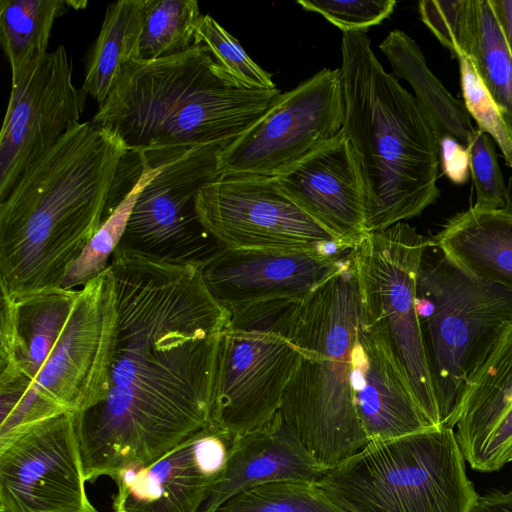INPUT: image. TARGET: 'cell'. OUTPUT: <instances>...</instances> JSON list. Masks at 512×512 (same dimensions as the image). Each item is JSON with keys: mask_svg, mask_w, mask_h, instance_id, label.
I'll return each mask as SVG.
<instances>
[{"mask_svg": "<svg viewBox=\"0 0 512 512\" xmlns=\"http://www.w3.org/2000/svg\"><path fill=\"white\" fill-rule=\"evenodd\" d=\"M472 512H512V492L494 490L479 496Z\"/></svg>", "mask_w": 512, "mask_h": 512, "instance_id": "cell-37", "label": "cell"}, {"mask_svg": "<svg viewBox=\"0 0 512 512\" xmlns=\"http://www.w3.org/2000/svg\"><path fill=\"white\" fill-rule=\"evenodd\" d=\"M195 0H149L140 40V60H156L188 50L201 18Z\"/></svg>", "mask_w": 512, "mask_h": 512, "instance_id": "cell-29", "label": "cell"}, {"mask_svg": "<svg viewBox=\"0 0 512 512\" xmlns=\"http://www.w3.org/2000/svg\"><path fill=\"white\" fill-rule=\"evenodd\" d=\"M279 94L245 85L194 43L181 53L125 64L91 120L132 152L174 151L231 142Z\"/></svg>", "mask_w": 512, "mask_h": 512, "instance_id": "cell-4", "label": "cell"}, {"mask_svg": "<svg viewBox=\"0 0 512 512\" xmlns=\"http://www.w3.org/2000/svg\"><path fill=\"white\" fill-rule=\"evenodd\" d=\"M343 131L366 185V230L419 216L440 196L438 146L416 99L385 71L366 33L341 40Z\"/></svg>", "mask_w": 512, "mask_h": 512, "instance_id": "cell-5", "label": "cell"}, {"mask_svg": "<svg viewBox=\"0 0 512 512\" xmlns=\"http://www.w3.org/2000/svg\"><path fill=\"white\" fill-rule=\"evenodd\" d=\"M149 0L109 4L99 35L89 53L82 90L102 106L123 66L140 59V40Z\"/></svg>", "mask_w": 512, "mask_h": 512, "instance_id": "cell-25", "label": "cell"}, {"mask_svg": "<svg viewBox=\"0 0 512 512\" xmlns=\"http://www.w3.org/2000/svg\"><path fill=\"white\" fill-rule=\"evenodd\" d=\"M430 238L466 274L512 292L511 215L469 207L449 218Z\"/></svg>", "mask_w": 512, "mask_h": 512, "instance_id": "cell-23", "label": "cell"}, {"mask_svg": "<svg viewBox=\"0 0 512 512\" xmlns=\"http://www.w3.org/2000/svg\"><path fill=\"white\" fill-rule=\"evenodd\" d=\"M69 1L1 0L0 41L11 67V82L18 81L45 56L56 18Z\"/></svg>", "mask_w": 512, "mask_h": 512, "instance_id": "cell-26", "label": "cell"}, {"mask_svg": "<svg viewBox=\"0 0 512 512\" xmlns=\"http://www.w3.org/2000/svg\"><path fill=\"white\" fill-rule=\"evenodd\" d=\"M340 68H325L271 106L219 155L220 175L275 178L343 129Z\"/></svg>", "mask_w": 512, "mask_h": 512, "instance_id": "cell-11", "label": "cell"}, {"mask_svg": "<svg viewBox=\"0 0 512 512\" xmlns=\"http://www.w3.org/2000/svg\"><path fill=\"white\" fill-rule=\"evenodd\" d=\"M418 9L421 21L452 58L471 56L478 29L476 0H422Z\"/></svg>", "mask_w": 512, "mask_h": 512, "instance_id": "cell-31", "label": "cell"}, {"mask_svg": "<svg viewBox=\"0 0 512 512\" xmlns=\"http://www.w3.org/2000/svg\"><path fill=\"white\" fill-rule=\"evenodd\" d=\"M215 512H341L304 481H274L246 489L226 500Z\"/></svg>", "mask_w": 512, "mask_h": 512, "instance_id": "cell-30", "label": "cell"}, {"mask_svg": "<svg viewBox=\"0 0 512 512\" xmlns=\"http://www.w3.org/2000/svg\"><path fill=\"white\" fill-rule=\"evenodd\" d=\"M79 289L59 288L11 298L1 293L0 400L34 382L70 316Z\"/></svg>", "mask_w": 512, "mask_h": 512, "instance_id": "cell-20", "label": "cell"}, {"mask_svg": "<svg viewBox=\"0 0 512 512\" xmlns=\"http://www.w3.org/2000/svg\"><path fill=\"white\" fill-rule=\"evenodd\" d=\"M274 179L344 249H354L367 236L366 185L343 129Z\"/></svg>", "mask_w": 512, "mask_h": 512, "instance_id": "cell-19", "label": "cell"}, {"mask_svg": "<svg viewBox=\"0 0 512 512\" xmlns=\"http://www.w3.org/2000/svg\"><path fill=\"white\" fill-rule=\"evenodd\" d=\"M85 98L73 83L63 45L12 83L0 134L1 201L25 170L80 122Z\"/></svg>", "mask_w": 512, "mask_h": 512, "instance_id": "cell-15", "label": "cell"}, {"mask_svg": "<svg viewBox=\"0 0 512 512\" xmlns=\"http://www.w3.org/2000/svg\"><path fill=\"white\" fill-rule=\"evenodd\" d=\"M501 210L512 216V174L507 181L506 203Z\"/></svg>", "mask_w": 512, "mask_h": 512, "instance_id": "cell-39", "label": "cell"}, {"mask_svg": "<svg viewBox=\"0 0 512 512\" xmlns=\"http://www.w3.org/2000/svg\"><path fill=\"white\" fill-rule=\"evenodd\" d=\"M86 482L72 413L0 447V512H98Z\"/></svg>", "mask_w": 512, "mask_h": 512, "instance_id": "cell-14", "label": "cell"}, {"mask_svg": "<svg viewBox=\"0 0 512 512\" xmlns=\"http://www.w3.org/2000/svg\"><path fill=\"white\" fill-rule=\"evenodd\" d=\"M476 210H501L506 203L507 184L501 173L493 139L475 129L467 146Z\"/></svg>", "mask_w": 512, "mask_h": 512, "instance_id": "cell-34", "label": "cell"}, {"mask_svg": "<svg viewBox=\"0 0 512 512\" xmlns=\"http://www.w3.org/2000/svg\"><path fill=\"white\" fill-rule=\"evenodd\" d=\"M194 43L205 45L214 58L245 85L261 90L277 89L271 74L262 69L210 15H202L195 32Z\"/></svg>", "mask_w": 512, "mask_h": 512, "instance_id": "cell-32", "label": "cell"}, {"mask_svg": "<svg viewBox=\"0 0 512 512\" xmlns=\"http://www.w3.org/2000/svg\"><path fill=\"white\" fill-rule=\"evenodd\" d=\"M141 157L143 172L140 179L103 221L79 257L69 266L62 288L67 290L79 289L107 270L113 253L123 238L138 196L161 169V165L153 167L142 155Z\"/></svg>", "mask_w": 512, "mask_h": 512, "instance_id": "cell-28", "label": "cell"}, {"mask_svg": "<svg viewBox=\"0 0 512 512\" xmlns=\"http://www.w3.org/2000/svg\"><path fill=\"white\" fill-rule=\"evenodd\" d=\"M455 427L473 469L493 472L512 462V319L499 327L467 375Z\"/></svg>", "mask_w": 512, "mask_h": 512, "instance_id": "cell-17", "label": "cell"}, {"mask_svg": "<svg viewBox=\"0 0 512 512\" xmlns=\"http://www.w3.org/2000/svg\"><path fill=\"white\" fill-rule=\"evenodd\" d=\"M478 29L469 57L512 139V56L489 0H476ZM467 56V55H466Z\"/></svg>", "mask_w": 512, "mask_h": 512, "instance_id": "cell-27", "label": "cell"}, {"mask_svg": "<svg viewBox=\"0 0 512 512\" xmlns=\"http://www.w3.org/2000/svg\"><path fill=\"white\" fill-rule=\"evenodd\" d=\"M300 352L283 336L227 327L220 336L210 425L241 437L279 410Z\"/></svg>", "mask_w": 512, "mask_h": 512, "instance_id": "cell-13", "label": "cell"}, {"mask_svg": "<svg viewBox=\"0 0 512 512\" xmlns=\"http://www.w3.org/2000/svg\"><path fill=\"white\" fill-rule=\"evenodd\" d=\"M417 311L441 428L454 429L467 375L499 327L512 319V292L466 274L430 241L417 278Z\"/></svg>", "mask_w": 512, "mask_h": 512, "instance_id": "cell-7", "label": "cell"}, {"mask_svg": "<svg viewBox=\"0 0 512 512\" xmlns=\"http://www.w3.org/2000/svg\"><path fill=\"white\" fill-rule=\"evenodd\" d=\"M117 322L113 273L79 288L70 316L42 370L19 397L0 400V447L38 423L79 413L107 392Z\"/></svg>", "mask_w": 512, "mask_h": 512, "instance_id": "cell-8", "label": "cell"}, {"mask_svg": "<svg viewBox=\"0 0 512 512\" xmlns=\"http://www.w3.org/2000/svg\"><path fill=\"white\" fill-rule=\"evenodd\" d=\"M117 322L108 386L73 414L85 479L148 466L210 423L229 312L201 268L116 249Z\"/></svg>", "mask_w": 512, "mask_h": 512, "instance_id": "cell-1", "label": "cell"}, {"mask_svg": "<svg viewBox=\"0 0 512 512\" xmlns=\"http://www.w3.org/2000/svg\"><path fill=\"white\" fill-rule=\"evenodd\" d=\"M392 75L406 80L430 124L436 141L452 137L467 148L475 128L463 102L453 97L428 68L418 44L405 32L394 29L379 45Z\"/></svg>", "mask_w": 512, "mask_h": 512, "instance_id": "cell-24", "label": "cell"}, {"mask_svg": "<svg viewBox=\"0 0 512 512\" xmlns=\"http://www.w3.org/2000/svg\"><path fill=\"white\" fill-rule=\"evenodd\" d=\"M363 321L353 249L342 267L307 297L247 307L231 316L235 329L277 333L300 352L280 413L324 469L369 442L353 402L350 354Z\"/></svg>", "mask_w": 512, "mask_h": 512, "instance_id": "cell-3", "label": "cell"}, {"mask_svg": "<svg viewBox=\"0 0 512 512\" xmlns=\"http://www.w3.org/2000/svg\"><path fill=\"white\" fill-rule=\"evenodd\" d=\"M512 56V0H489Z\"/></svg>", "mask_w": 512, "mask_h": 512, "instance_id": "cell-38", "label": "cell"}, {"mask_svg": "<svg viewBox=\"0 0 512 512\" xmlns=\"http://www.w3.org/2000/svg\"><path fill=\"white\" fill-rule=\"evenodd\" d=\"M229 143L191 147L162 164L138 196L117 249L175 265L209 264L224 247L202 225L195 201L220 175L219 155Z\"/></svg>", "mask_w": 512, "mask_h": 512, "instance_id": "cell-10", "label": "cell"}, {"mask_svg": "<svg viewBox=\"0 0 512 512\" xmlns=\"http://www.w3.org/2000/svg\"><path fill=\"white\" fill-rule=\"evenodd\" d=\"M237 438L209 424L150 465L123 468L113 511L199 512Z\"/></svg>", "mask_w": 512, "mask_h": 512, "instance_id": "cell-16", "label": "cell"}, {"mask_svg": "<svg viewBox=\"0 0 512 512\" xmlns=\"http://www.w3.org/2000/svg\"><path fill=\"white\" fill-rule=\"evenodd\" d=\"M464 105L478 130L488 134L499 147L505 164L512 169V139L508 128L473 61L463 53L457 56Z\"/></svg>", "mask_w": 512, "mask_h": 512, "instance_id": "cell-33", "label": "cell"}, {"mask_svg": "<svg viewBox=\"0 0 512 512\" xmlns=\"http://www.w3.org/2000/svg\"><path fill=\"white\" fill-rule=\"evenodd\" d=\"M325 472L278 411L265 425L236 439L222 476L199 512H215L232 496L263 483H315Z\"/></svg>", "mask_w": 512, "mask_h": 512, "instance_id": "cell-22", "label": "cell"}, {"mask_svg": "<svg viewBox=\"0 0 512 512\" xmlns=\"http://www.w3.org/2000/svg\"><path fill=\"white\" fill-rule=\"evenodd\" d=\"M224 248L203 269L216 300L230 313L307 297L343 265L347 254Z\"/></svg>", "mask_w": 512, "mask_h": 512, "instance_id": "cell-18", "label": "cell"}, {"mask_svg": "<svg viewBox=\"0 0 512 512\" xmlns=\"http://www.w3.org/2000/svg\"><path fill=\"white\" fill-rule=\"evenodd\" d=\"M304 10L322 15L344 32L366 33L394 11L395 0H298Z\"/></svg>", "mask_w": 512, "mask_h": 512, "instance_id": "cell-35", "label": "cell"}, {"mask_svg": "<svg viewBox=\"0 0 512 512\" xmlns=\"http://www.w3.org/2000/svg\"><path fill=\"white\" fill-rule=\"evenodd\" d=\"M113 130L79 122L29 166L0 203V289L11 298L62 288L108 217L128 153Z\"/></svg>", "mask_w": 512, "mask_h": 512, "instance_id": "cell-2", "label": "cell"}, {"mask_svg": "<svg viewBox=\"0 0 512 512\" xmlns=\"http://www.w3.org/2000/svg\"><path fill=\"white\" fill-rule=\"evenodd\" d=\"M349 381L369 442L436 428L421 412L387 345L363 321L350 354Z\"/></svg>", "mask_w": 512, "mask_h": 512, "instance_id": "cell-21", "label": "cell"}, {"mask_svg": "<svg viewBox=\"0 0 512 512\" xmlns=\"http://www.w3.org/2000/svg\"><path fill=\"white\" fill-rule=\"evenodd\" d=\"M314 484L341 512H472L479 497L448 428L370 441Z\"/></svg>", "mask_w": 512, "mask_h": 512, "instance_id": "cell-6", "label": "cell"}, {"mask_svg": "<svg viewBox=\"0 0 512 512\" xmlns=\"http://www.w3.org/2000/svg\"><path fill=\"white\" fill-rule=\"evenodd\" d=\"M439 165L442 172L454 184H464L469 176V154L465 146L452 137L437 142Z\"/></svg>", "mask_w": 512, "mask_h": 512, "instance_id": "cell-36", "label": "cell"}, {"mask_svg": "<svg viewBox=\"0 0 512 512\" xmlns=\"http://www.w3.org/2000/svg\"><path fill=\"white\" fill-rule=\"evenodd\" d=\"M430 237L399 222L353 249L363 325L387 345L426 420L440 413L417 311V278Z\"/></svg>", "mask_w": 512, "mask_h": 512, "instance_id": "cell-9", "label": "cell"}, {"mask_svg": "<svg viewBox=\"0 0 512 512\" xmlns=\"http://www.w3.org/2000/svg\"><path fill=\"white\" fill-rule=\"evenodd\" d=\"M195 203L202 225L226 249L328 255L349 251L291 200L274 178L219 175L198 191Z\"/></svg>", "mask_w": 512, "mask_h": 512, "instance_id": "cell-12", "label": "cell"}]
</instances>
